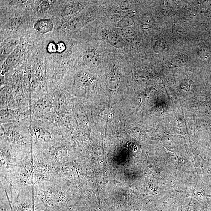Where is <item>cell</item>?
<instances>
[{"label":"cell","instance_id":"obj_1","mask_svg":"<svg viewBox=\"0 0 211 211\" xmlns=\"http://www.w3.org/2000/svg\"><path fill=\"white\" fill-rule=\"evenodd\" d=\"M19 43V41L15 38H8L3 42L1 46V52L0 58L1 61H4L7 57L15 49L17 48Z\"/></svg>","mask_w":211,"mask_h":211},{"label":"cell","instance_id":"obj_2","mask_svg":"<svg viewBox=\"0 0 211 211\" xmlns=\"http://www.w3.org/2000/svg\"><path fill=\"white\" fill-rule=\"evenodd\" d=\"M21 56V50L19 46H18L4 62L2 69L5 70H11L17 65Z\"/></svg>","mask_w":211,"mask_h":211},{"label":"cell","instance_id":"obj_3","mask_svg":"<svg viewBox=\"0 0 211 211\" xmlns=\"http://www.w3.org/2000/svg\"><path fill=\"white\" fill-rule=\"evenodd\" d=\"M104 36L106 42L114 48L121 49L124 47V40L119 34L108 31L105 32Z\"/></svg>","mask_w":211,"mask_h":211},{"label":"cell","instance_id":"obj_4","mask_svg":"<svg viewBox=\"0 0 211 211\" xmlns=\"http://www.w3.org/2000/svg\"><path fill=\"white\" fill-rule=\"evenodd\" d=\"M83 60L86 65L91 68L96 67L101 62L98 55L94 50L87 51L84 55Z\"/></svg>","mask_w":211,"mask_h":211},{"label":"cell","instance_id":"obj_5","mask_svg":"<svg viewBox=\"0 0 211 211\" xmlns=\"http://www.w3.org/2000/svg\"><path fill=\"white\" fill-rule=\"evenodd\" d=\"M53 28V23L50 19H41L37 21L34 25V29L42 34L51 31Z\"/></svg>","mask_w":211,"mask_h":211},{"label":"cell","instance_id":"obj_6","mask_svg":"<svg viewBox=\"0 0 211 211\" xmlns=\"http://www.w3.org/2000/svg\"><path fill=\"white\" fill-rule=\"evenodd\" d=\"M75 83L82 87H87L91 84L92 79L88 74L80 72L77 73L75 76Z\"/></svg>","mask_w":211,"mask_h":211},{"label":"cell","instance_id":"obj_7","mask_svg":"<svg viewBox=\"0 0 211 211\" xmlns=\"http://www.w3.org/2000/svg\"><path fill=\"white\" fill-rule=\"evenodd\" d=\"M82 9V6L79 3L70 4L65 7L64 14L66 16H71L77 13Z\"/></svg>","mask_w":211,"mask_h":211},{"label":"cell","instance_id":"obj_8","mask_svg":"<svg viewBox=\"0 0 211 211\" xmlns=\"http://www.w3.org/2000/svg\"><path fill=\"white\" fill-rule=\"evenodd\" d=\"M106 82L108 87L111 89H116L119 86V81L114 73H111L107 76Z\"/></svg>","mask_w":211,"mask_h":211},{"label":"cell","instance_id":"obj_9","mask_svg":"<svg viewBox=\"0 0 211 211\" xmlns=\"http://www.w3.org/2000/svg\"><path fill=\"white\" fill-rule=\"evenodd\" d=\"M133 24V21L130 17H127L122 18L117 22L116 26L118 28L124 29L129 28Z\"/></svg>","mask_w":211,"mask_h":211},{"label":"cell","instance_id":"obj_10","mask_svg":"<svg viewBox=\"0 0 211 211\" xmlns=\"http://www.w3.org/2000/svg\"><path fill=\"white\" fill-rule=\"evenodd\" d=\"M36 105V108L37 110L42 111L49 110L51 107L50 102L46 99H42L38 101Z\"/></svg>","mask_w":211,"mask_h":211},{"label":"cell","instance_id":"obj_11","mask_svg":"<svg viewBox=\"0 0 211 211\" xmlns=\"http://www.w3.org/2000/svg\"><path fill=\"white\" fill-rule=\"evenodd\" d=\"M82 20L80 18H77L68 24L67 28L70 30H77L82 25Z\"/></svg>","mask_w":211,"mask_h":211},{"label":"cell","instance_id":"obj_12","mask_svg":"<svg viewBox=\"0 0 211 211\" xmlns=\"http://www.w3.org/2000/svg\"><path fill=\"white\" fill-rule=\"evenodd\" d=\"M14 116L15 113L11 110H4L1 111V120H8L13 118Z\"/></svg>","mask_w":211,"mask_h":211},{"label":"cell","instance_id":"obj_13","mask_svg":"<svg viewBox=\"0 0 211 211\" xmlns=\"http://www.w3.org/2000/svg\"><path fill=\"white\" fill-rule=\"evenodd\" d=\"M65 102L61 98H58L55 102V107L56 111L58 113L61 114L64 111L65 108Z\"/></svg>","mask_w":211,"mask_h":211},{"label":"cell","instance_id":"obj_14","mask_svg":"<svg viewBox=\"0 0 211 211\" xmlns=\"http://www.w3.org/2000/svg\"><path fill=\"white\" fill-rule=\"evenodd\" d=\"M122 29L123 30H122V33L126 38H128H128L131 39V38H133L134 36L135 35V32L133 29L131 27Z\"/></svg>","mask_w":211,"mask_h":211},{"label":"cell","instance_id":"obj_15","mask_svg":"<svg viewBox=\"0 0 211 211\" xmlns=\"http://www.w3.org/2000/svg\"><path fill=\"white\" fill-rule=\"evenodd\" d=\"M47 50L49 52L51 53L57 52V43H50L47 47Z\"/></svg>","mask_w":211,"mask_h":211},{"label":"cell","instance_id":"obj_16","mask_svg":"<svg viewBox=\"0 0 211 211\" xmlns=\"http://www.w3.org/2000/svg\"><path fill=\"white\" fill-rule=\"evenodd\" d=\"M57 45L58 52L61 53L65 51L66 47H65V45L64 43L62 42H59L58 43H57Z\"/></svg>","mask_w":211,"mask_h":211},{"label":"cell","instance_id":"obj_17","mask_svg":"<svg viewBox=\"0 0 211 211\" xmlns=\"http://www.w3.org/2000/svg\"><path fill=\"white\" fill-rule=\"evenodd\" d=\"M49 4L48 2H46H46L43 1L40 4V9L43 11H47L49 8Z\"/></svg>","mask_w":211,"mask_h":211}]
</instances>
